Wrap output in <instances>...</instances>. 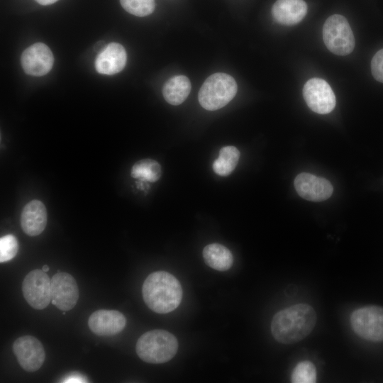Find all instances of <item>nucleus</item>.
I'll list each match as a JSON object with an SVG mask.
<instances>
[{
    "instance_id": "9",
    "label": "nucleus",
    "mask_w": 383,
    "mask_h": 383,
    "mask_svg": "<svg viewBox=\"0 0 383 383\" xmlns=\"http://www.w3.org/2000/svg\"><path fill=\"white\" fill-rule=\"evenodd\" d=\"M13 351L19 365L28 372L39 370L45 358V353L40 341L32 335L18 338L13 344Z\"/></svg>"
},
{
    "instance_id": "26",
    "label": "nucleus",
    "mask_w": 383,
    "mask_h": 383,
    "mask_svg": "<svg viewBox=\"0 0 383 383\" xmlns=\"http://www.w3.org/2000/svg\"><path fill=\"white\" fill-rule=\"evenodd\" d=\"M38 4L41 5H50L55 3L58 0H35Z\"/></svg>"
},
{
    "instance_id": "16",
    "label": "nucleus",
    "mask_w": 383,
    "mask_h": 383,
    "mask_svg": "<svg viewBox=\"0 0 383 383\" xmlns=\"http://www.w3.org/2000/svg\"><path fill=\"white\" fill-rule=\"evenodd\" d=\"M307 5L304 0H277L272 8V15L279 23L295 25L305 17Z\"/></svg>"
},
{
    "instance_id": "13",
    "label": "nucleus",
    "mask_w": 383,
    "mask_h": 383,
    "mask_svg": "<svg viewBox=\"0 0 383 383\" xmlns=\"http://www.w3.org/2000/svg\"><path fill=\"white\" fill-rule=\"evenodd\" d=\"M126 324V317L116 310H97L88 319L89 329L101 336L115 335L123 331Z\"/></svg>"
},
{
    "instance_id": "6",
    "label": "nucleus",
    "mask_w": 383,
    "mask_h": 383,
    "mask_svg": "<svg viewBox=\"0 0 383 383\" xmlns=\"http://www.w3.org/2000/svg\"><path fill=\"white\" fill-rule=\"evenodd\" d=\"M355 333L363 339L383 341V308L367 306L355 310L350 316Z\"/></svg>"
},
{
    "instance_id": "24",
    "label": "nucleus",
    "mask_w": 383,
    "mask_h": 383,
    "mask_svg": "<svg viewBox=\"0 0 383 383\" xmlns=\"http://www.w3.org/2000/svg\"><path fill=\"white\" fill-rule=\"evenodd\" d=\"M371 72L377 81L383 83V48L373 56L371 61Z\"/></svg>"
},
{
    "instance_id": "1",
    "label": "nucleus",
    "mask_w": 383,
    "mask_h": 383,
    "mask_svg": "<svg viewBox=\"0 0 383 383\" xmlns=\"http://www.w3.org/2000/svg\"><path fill=\"white\" fill-rule=\"evenodd\" d=\"M316 321L317 316L311 306L298 304L274 314L271 322V332L279 343L294 344L311 333Z\"/></svg>"
},
{
    "instance_id": "8",
    "label": "nucleus",
    "mask_w": 383,
    "mask_h": 383,
    "mask_svg": "<svg viewBox=\"0 0 383 383\" xmlns=\"http://www.w3.org/2000/svg\"><path fill=\"white\" fill-rule=\"evenodd\" d=\"M303 96L308 106L319 114L331 112L336 103L332 88L321 78L310 79L304 84Z\"/></svg>"
},
{
    "instance_id": "14",
    "label": "nucleus",
    "mask_w": 383,
    "mask_h": 383,
    "mask_svg": "<svg viewBox=\"0 0 383 383\" xmlns=\"http://www.w3.org/2000/svg\"><path fill=\"white\" fill-rule=\"evenodd\" d=\"M126 60L124 48L119 43H111L98 54L94 62L95 69L100 74L112 75L124 68Z\"/></svg>"
},
{
    "instance_id": "3",
    "label": "nucleus",
    "mask_w": 383,
    "mask_h": 383,
    "mask_svg": "<svg viewBox=\"0 0 383 383\" xmlns=\"http://www.w3.org/2000/svg\"><path fill=\"white\" fill-rule=\"evenodd\" d=\"M177 349L176 337L160 329L143 333L138 338L135 346L138 356L144 362L153 364L168 362L175 355Z\"/></svg>"
},
{
    "instance_id": "25",
    "label": "nucleus",
    "mask_w": 383,
    "mask_h": 383,
    "mask_svg": "<svg viewBox=\"0 0 383 383\" xmlns=\"http://www.w3.org/2000/svg\"><path fill=\"white\" fill-rule=\"evenodd\" d=\"M62 381V382H87V379L82 374L78 372H72Z\"/></svg>"
},
{
    "instance_id": "21",
    "label": "nucleus",
    "mask_w": 383,
    "mask_h": 383,
    "mask_svg": "<svg viewBox=\"0 0 383 383\" xmlns=\"http://www.w3.org/2000/svg\"><path fill=\"white\" fill-rule=\"evenodd\" d=\"M317 372L315 365L309 360L299 362L293 370L291 382L293 383H314Z\"/></svg>"
},
{
    "instance_id": "2",
    "label": "nucleus",
    "mask_w": 383,
    "mask_h": 383,
    "mask_svg": "<svg viewBox=\"0 0 383 383\" xmlns=\"http://www.w3.org/2000/svg\"><path fill=\"white\" fill-rule=\"evenodd\" d=\"M142 293L146 305L158 313L174 311L182 298L179 282L172 274L164 271L149 274L143 284Z\"/></svg>"
},
{
    "instance_id": "27",
    "label": "nucleus",
    "mask_w": 383,
    "mask_h": 383,
    "mask_svg": "<svg viewBox=\"0 0 383 383\" xmlns=\"http://www.w3.org/2000/svg\"><path fill=\"white\" fill-rule=\"evenodd\" d=\"M42 270L44 271L45 272H48L49 271L48 265H43V267H42Z\"/></svg>"
},
{
    "instance_id": "7",
    "label": "nucleus",
    "mask_w": 383,
    "mask_h": 383,
    "mask_svg": "<svg viewBox=\"0 0 383 383\" xmlns=\"http://www.w3.org/2000/svg\"><path fill=\"white\" fill-rule=\"evenodd\" d=\"M22 292L31 307L42 310L51 301V279L42 270H33L25 277Z\"/></svg>"
},
{
    "instance_id": "18",
    "label": "nucleus",
    "mask_w": 383,
    "mask_h": 383,
    "mask_svg": "<svg viewBox=\"0 0 383 383\" xmlns=\"http://www.w3.org/2000/svg\"><path fill=\"white\" fill-rule=\"evenodd\" d=\"M191 91V82L184 75L172 77L164 84L162 95L167 102L172 105H179L189 96Z\"/></svg>"
},
{
    "instance_id": "4",
    "label": "nucleus",
    "mask_w": 383,
    "mask_h": 383,
    "mask_svg": "<svg viewBox=\"0 0 383 383\" xmlns=\"http://www.w3.org/2000/svg\"><path fill=\"white\" fill-rule=\"evenodd\" d=\"M237 84L231 75L214 73L204 81L198 95L200 105L209 111H216L228 104L235 96Z\"/></svg>"
},
{
    "instance_id": "5",
    "label": "nucleus",
    "mask_w": 383,
    "mask_h": 383,
    "mask_svg": "<svg viewBox=\"0 0 383 383\" xmlns=\"http://www.w3.org/2000/svg\"><path fill=\"white\" fill-rule=\"evenodd\" d=\"M323 39L326 48L338 55H347L355 48V38L350 24L339 14L331 16L324 23Z\"/></svg>"
},
{
    "instance_id": "20",
    "label": "nucleus",
    "mask_w": 383,
    "mask_h": 383,
    "mask_svg": "<svg viewBox=\"0 0 383 383\" xmlns=\"http://www.w3.org/2000/svg\"><path fill=\"white\" fill-rule=\"evenodd\" d=\"M131 175L150 182H155L162 175L160 165L152 159H143L136 162L132 167Z\"/></svg>"
},
{
    "instance_id": "11",
    "label": "nucleus",
    "mask_w": 383,
    "mask_h": 383,
    "mask_svg": "<svg viewBox=\"0 0 383 383\" xmlns=\"http://www.w3.org/2000/svg\"><path fill=\"white\" fill-rule=\"evenodd\" d=\"M21 62L26 74L40 77L50 71L54 63V57L45 44L36 43L23 52Z\"/></svg>"
},
{
    "instance_id": "10",
    "label": "nucleus",
    "mask_w": 383,
    "mask_h": 383,
    "mask_svg": "<svg viewBox=\"0 0 383 383\" xmlns=\"http://www.w3.org/2000/svg\"><path fill=\"white\" fill-rule=\"evenodd\" d=\"M79 299V289L74 278L67 272H59L51 278V302L57 309L67 311L73 309Z\"/></svg>"
},
{
    "instance_id": "15",
    "label": "nucleus",
    "mask_w": 383,
    "mask_h": 383,
    "mask_svg": "<svg viewBox=\"0 0 383 383\" xmlns=\"http://www.w3.org/2000/svg\"><path fill=\"white\" fill-rule=\"evenodd\" d=\"M47 221V210L42 201L34 199L24 206L21 215V226L28 235H40L45 228Z\"/></svg>"
},
{
    "instance_id": "12",
    "label": "nucleus",
    "mask_w": 383,
    "mask_h": 383,
    "mask_svg": "<svg viewBox=\"0 0 383 383\" xmlns=\"http://www.w3.org/2000/svg\"><path fill=\"white\" fill-rule=\"evenodd\" d=\"M294 183L298 194L311 201H325L333 192V187L328 180L309 173L298 174Z\"/></svg>"
},
{
    "instance_id": "17",
    "label": "nucleus",
    "mask_w": 383,
    "mask_h": 383,
    "mask_svg": "<svg viewBox=\"0 0 383 383\" xmlns=\"http://www.w3.org/2000/svg\"><path fill=\"white\" fill-rule=\"evenodd\" d=\"M203 257L206 264L218 271L229 270L233 262L231 252L218 243L207 245L203 250Z\"/></svg>"
},
{
    "instance_id": "22",
    "label": "nucleus",
    "mask_w": 383,
    "mask_h": 383,
    "mask_svg": "<svg viewBox=\"0 0 383 383\" xmlns=\"http://www.w3.org/2000/svg\"><path fill=\"white\" fill-rule=\"evenodd\" d=\"M123 8L131 14L136 16H145L155 9V0H120Z\"/></svg>"
},
{
    "instance_id": "23",
    "label": "nucleus",
    "mask_w": 383,
    "mask_h": 383,
    "mask_svg": "<svg viewBox=\"0 0 383 383\" xmlns=\"http://www.w3.org/2000/svg\"><path fill=\"white\" fill-rule=\"evenodd\" d=\"M19 245L17 238L12 234H7L0 238V262L12 260L17 254Z\"/></svg>"
},
{
    "instance_id": "19",
    "label": "nucleus",
    "mask_w": 383,
    "mask_h": 383,
    "mask_svg": "<svg viewBox=\"0 0 383 383\" xmlns=\"http://www.w3.org/2000/svg\"><path fill=\"white\" fill-rule=\"evenodd\" d=\"M240 157V152L234 146L223 147L218 157L213 162V170L219 176H228L235 168Z\"/></svg>"
}]
</instances>
